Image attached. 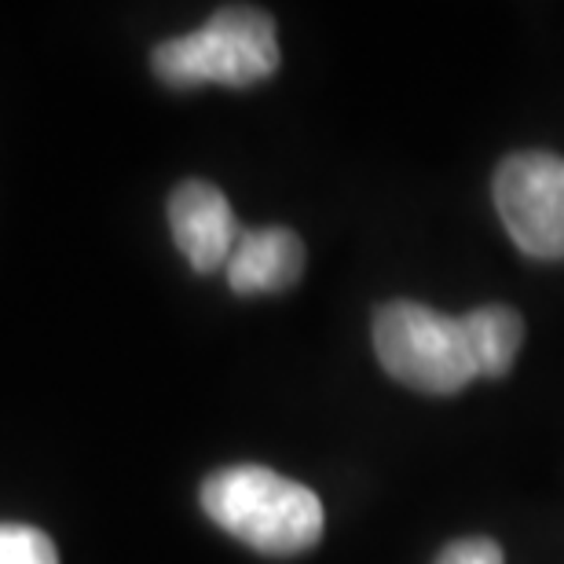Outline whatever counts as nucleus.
I'll use <instances>...</instances> for the list:
<instances>
[{"instance_id": "1", "label": "nucleus", "mask_w": 564, "mask_h": 564, "mask_svg": "<svg viewBox=\"0 0 564 564\" xmlns=\"http://www.w3.org/2000/svg\"><path fill=\"white\" fill-rule=\"evenodd\" d=\"M202 510L228 535L272 557L312 550L323 535L319 495L264 466L213 473L202 484Z\"/></svg>"}, {"instance_id": "2", "label": "nucleus", "mask_w": 564, "mask_h": 564, "mask_svg": "<svg viewBox=\"0 0 564 564\" xmlns=\"http://www.w3.org/2000/svg\"><path fill=\"white\" fill-rule=\"evenodd\" d=\"M375 348L392 378L433 397H451L484 378L469 312L451 319L414 301L386 304L375 315Z\"/></svg>"}, {"instance_id": "3", "label": "nucleus", "mask_w": 564, "mask_h": 564, "mask_svg": "<svg viewBox=\"0 0 564 564\" xmlns=\"http://www.w3.org/2000/svg\"><path fill=\"white\" fill-rule=\"evenodd\" d=\"M151 66L173 88L257 85L279 70L275 22L253 8H224L195 33L158 44Z\"/></svg>"}, {"instance_id": "4", "label": "nucleus", "mask_w": 564, "mask_h": 564, "mask_svg": "<svg viewBox=\"0 0 564 564\" xmlns=\"http://www.w3.org/2000/svg\"><path fill=\"white\" fill-rule=\"evenodd\" d=\"M495 209L528 257L564 261V158L528 151L495 173Z\"/></svg>"}, {"instance_id": "5", "label": "nucleus", "mask_w": 564, "mask_h": 564, "mask_svg": "<svg viewBox=\"0 0 564 564\" xmlns=\"http://www.w3.org/2000/svg\"><path fill=\"white\" fill-rule=\"evenodd\" d=\"M169 228L195 272H217L228 264V257L239 242V220L224 198L220 187L206 180H187L169 198Z\"/></svg>"}, {"instance_id": "6", "label": "nucleus", "mask_w": 564, "mask_h": 564, "mask_svg": "<svg viewBox=\"0 0 564 564\" xmlns=\"http://www.w3.org/2000/svg\"><path fill=\"white\" fill-rule=\"evenodd\" d=\"M228 282L235 293H275L286 290L304 272V246L290 228L242 231L228 257Z\"/></svg>"}, {"instance_id": "7", "label": "nucleus", "mask_w": 564, "mask_h": 564, "mask_svg": "<svg viewBox=\"0 0 564 564\" xmlns=\"http://www.w3.org/2000/svg\"><path fill=\"white\" fill-rule=\"evenodd\" d=\"M469 315H473V330H477L484 378L510 375L517 348H521V337H524L521 315L513 308H506V304H488V308H477Z\"/></svg>"}, {"instance_id": "8", "label": "nucleus", "mask_w": 564, "mask_h": 564, "mask_svg": "<svg viewBox=\"0 0 564 564\" xmlns=\"http://www.w3.org/2000/svg\"><path fill=\"white\" fill-rule=\"evenodd\" d=\"M0 564H59V554L41 528L0 524Z\"/></svg>"}, {"instance_id": "9", "label": "nucleus", "mask_w": 564, "mask_h": 564, "mask_svg": "<svg viewBox=\"0 0 564 564\" xmlns=\"http://www.w3.org/2000/svg\"><path fill=\"white\" fill-rule=\"evenodd\" d=\"M436 564H506V561L499 543H491V539H458V543H451L436 557Z\"/></svg>"}]
</instances>
